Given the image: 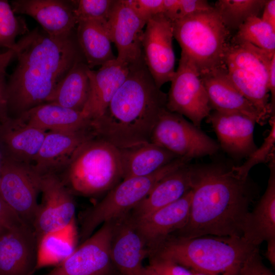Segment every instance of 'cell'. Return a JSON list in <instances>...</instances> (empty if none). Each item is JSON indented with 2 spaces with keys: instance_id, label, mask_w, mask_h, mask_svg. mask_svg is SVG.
I'll list each match as a JSON object with an SVG mask.
<instances>
[{
  "instance_id": "39",
  "label": "cell",
  "mask_w": 275,
  "mask_h": 275,
  "mask_svg": "<svg viewBox=\"0 0 275 275\" xmlns=\"http://www.w3.org/2000/svg\"><path fill=\"white\" fill-rule=\"evenodd\" d=\"M149 265L158 275H193L189 269L168 259L150 256Z\"/></svg>"
},
{
  "instance_id": "27",
  "label": "cell",
  "mask_w": 275,
  "mask_h": 275,
  "mask_svg": "<svg viewBox=\"0 0 275 275\" xmlns=\"http://www.w3.org/2000/svg\"><path fill=\"white\" fill-rule=\"evenodd\" d=\"M119 150L122 180L150 175L179 157L151 142Z\"/></svg>"
},
{
  "instance_id": "16",
  "label": "cell",
  "mask_w": 275,
  "mask_h": 275,
  "mask_svg": "<svg viewBox=\"0 0 275 275\" xmlns=\"http://www.w3.org/2000/svg\"><path fill=\"white\" fill-rule=\"evenodd\" d=\"M37 239L23 224L0 237V275H32L36 270Z\"/></svg>"
},
{
  "instance_id": "35",
  "label": "cell",
  "mask_w": 275,
  "mask_h": 275,
  "mask_svg": "<svg viewBox=\"0 0 275 275\" xmlns=\"http://www.w3.org/2000/svg\"><path fill=\"white\" fill-rule=\"evenodd\" d=\"M116 0L73 1L74 13L77 21H106Z\"/></svg>"
},
{
  "instance_id": "15",
  "label": "cell",
  "mask_w": 275,
  "mask_h": 275,
  "mask_svg": "<svg viewBox=\"0 0 275 275\" xmlns=\"http://www.w3.org/2000/svg\"><path fill=\"white\" fill-rule=\"evenodd\" d=\"M149 253L130 213L115 221L110 254L119 275H143V262Z\"/></svg>"
},
{
  "instance_id": "12",
  "label": "cell",
  "mask_w": 275,
  "mask_h": 275,
  "mask_svg": "<svg viewBox=\"0 0 275 275\" xmlns=\"http://www.w3.org/2000/svg\"><path fill=\"white\" fill-rule=\"evenodd\" d=\"M42 202L33 228L38 240L45 234L60 230L75 219V204L71 192L57 174L41 175Z\"/></svg>"
},
{
  "instance_id": "43",
  "label": "cell",
  "mask_w": 275,
  "mask_h": 275,
  "mask_svg": "<svg viewBox=\"0 0 275 275\" xmlns=\"http://www.w3.org/2000/svg\"><path fill=\"white\" fill-rule=\"evenodd\" d=\"M268 90L270 94V105L273 111H274L275 104V54L272 57L270 65L269 77H268Z\"/></svg>"
},
{
  "instance_id": "40",
  "label": "cell",
  "mask_w": 275,
  "mask_h": 275,
  "mask_svg": "<svg viewBox=\"0 0 275 275\" xmlns=\"http://www.w3.org/2000/svg\"><path fill=\"white\" fill-rule=\"evenodd\" d=\"M23 224L25 223L0 197V237Z\"/></svg>"
},
{
  "instance_id": "23",
  "label": "cell",
  "mask_w": 275,
  "mask_h": 275,
  "mask_svg": "<svg viewBox=\"0 0 275 275\" xmlns=\"http://www.w3.org/2000/svg\"><path fill=\"white\" fill-rule=\"evenodd\" d=\"M46 131L10 118L0 124V144L4 157L26 164L34 161Z\"/></svg>"
},
{
  "instance_id": "47",
  "label": "cell",
  "mask_w": 275,
  "mask_h": 275,
  "mask_svg": "<svg viewBox=\"0 0 275 275\" xmlns=\"http://www.w3.org/2000/svg\"><path fill=\"white\" fill-rule=\"evenodd\" d=\"M192 272L193 275H210L207 273L197 271L193 270H190Z\"/></svg>"
},
{
  "instance_id": "8",
  "label": "cell",
  "mask_w": 275,
  "mask_h": 275,
  "mask_svg": "<svg viewBox=\"0 0 275 275\" xmlns=\"http://www.w3.org/2000/svg\"><path fill=\"white\" fill-rule=\"evenodd\" d=\"M150 142L179 157L190 160L213 155L219 149V145L199 127L182 115L167 108L161 111L158 118Z\"/></svg>"
},
{
  "instance_id": "45",
  "label": "cell",
  "mask_w": 275,
  "mask_h": 275,
  "mask_svg": "<svg viewBox=\"0 0 275 275\" xmlns=\"http://www.w3.org/2000/svg\"><path fill=\"white\" fill-rule=\"evenodd\" d=\"M267 250L265 256L273 268L275 267V238L267 241Z\"/></svg>"
},
{
  "instance_id": "29",
  "label": "cell",
  "mask_w": 275,
  "mask_h": 275,
  "mask_svg": "<svg viewBox=\"0 0 275 275\" xmlns=\"http://www.w3.org/2000/svg\"><path fill=\"white\" fill-rule=\"evenodd\" d=\"M89 69L86 61L75 63L58 85L47 103L81 112L89 94Z\"/></svg>"
},
{
  "instance_id": "4",
  "label": "cell",
  "mask_w": 275,
  "mask_h": 275,
  "mask_svg": "<svg viewBox=\"0 0 275 275\" xmlns=\"http://www.w3.org/2000/svg\"><path fill=\"white\" fill-rule=\"evenodd\" d=\"M172 22L174 38L181 48V57L194 67L200 76L224 67L230 33L214 8Z\"/></svg>"
},
{
  "instance_id": "2",
  "label": "cell",
  "mask_w": 275,
  "mask_h": 275,
  "mask_svg": "<svg viewBox=\"0 0 275 275\" xmlns=\"http://www.w3.org/2000/svg\"><path fill=\"white\" fill-rule=\"evenodd\" d=\"M190 186L188 218L176 237H242L244 222L255 197L248 177L239 175L232 167L190 166Z\"/></svg>"
},
{
  "instance_id": "26",
  "label": "cell",
  "mask_w": 275,
  "mask_h": 275,
  "mask_svg": "<svg viewBox=\"0 0 275 275\" xmlns=\"http://www.w3.org/2000/svg\"><path fill=\"white\" fill-rule=\"evenodd\" d=\"M16 118L46 131H74L91 126V120L81 112L52 103L36 106Z\"/></svg>"
},
{
  "instance_id": "25",
  "label": "cell",
  "mask_w": 275,
  "mask_h": 275,
  "mask_svg": "<svg viewBox=\"0 0 275 275\" xmlns=\"http://www.w3.org/2000/svg\"><path fill=\"white\" fill-rule=\"evenodd\" d=\"M190 189V166L184 165L161 179L130 212L133 219L143 218L180 199Z\"/></svg>"
},
{
  "instance_id": "6",
  "label": "cell",
  "mask_w": 275,
  "mask_h": 275,
  "mask_svg": "<svg viewBox=\"0 0 275 275\" xmlns=\"http://www.w3.org/2000/svg\"><path fill=\"white\" fill-rule=\"evenodd\" d=\"M274 54L231 39L224 60L231 82L268 121L274 115L268 90L270 61Z\"/></svg>"
},
{
  "instance_id": "22",
  "label": "cell",
  "mask_w": 275,
  "mask_h": 275,
  "mask_svg": "<svg viewBox=\"0 0 275 275\" xmlns=\"http://www.w3.org/2000/svg\"><path fill=\"white\" fill-rule=\"evenodd\" d=\"M129 70L128 65L117 59L101 65L97 70H88L89 94L81 111L86 118L91 121L103 114Z\"/></svg>"
},
{
  "instance_id": "42",
  "label": "cell",
  "mask_w": 275,
  "mask_h": 275,
  "mask_svg": "<svg viewBox=\"0 0 275 275\" xmlns=\"http://www.w3.org/2000/svg\"><path fill=\"white\" fill-rule=\"evenodd\" d=\"M261 19L275 30V1L267 0L263 8Z\"/></svg>"
},
{
  "instance_id": "36",
  "label": "cell",
  "mask_w": 275,
  "mask_h": 275,
  "mask_svg": "<svg viewBox=\"0 0 275 275\" xmlns=\"http://www.w3.org/2000/svg\"><path fill=\"white\" fill-rule=\"evenodd\" d=\"M213 8L205 0H163L162 14L173 22Z\"/></svg>"
},
{
  "instance_id": "28",
  "label": "cell",
  "mask_w": 275,
  "mask_h": 275,
  "mask_svg": "<svg viewBox=\"0 0 275 275\" xmlns=\"http://www.w3.org/2000/svg\"><path fill=\"white\" fill-rule=\"evenodd\" d=\"M106 22L83 20L77 24L76 39L90 69L116 59L112 51Z\"/></svg>"
},
{
  "instance_id": "46",
  "label": "cell",
  "mask_w": 275,
  "mask_h": 275,
  "mask_svg": "<svg viewBox=\"0 0 275 275\" xmlns=\"http://www.w3.org/2000/svg\"><path fill=\"white\" fill-rule=\"evenodd\" d=\"M143 275H158V274L149 265H148L145 267Z\"/></svg>"
},
{
  "instance_id": "34",
  "label": "cell",
  "mask_w": 275,
  "mask_h": 275,
  "mask_svg": "<svg viewBox=\"0 0 275 275\" xmlns=\"http://www.w3.org/2000/svg\"><path fill=\"white\" fill-rule=\"evenodd\" d=\"M270 127L267 135L259 148L248 156L246 161L239 166H233L232 169L239 175L248 177L251 169L259 163L269 162L274 158L275 151V116L268 120Z\"/></svg>"
},
{
  "instance_id": "24",
  "label": "cell",
  "mask_w": 275,
  "mask_h": 275,
  "mask_svg": "<svg viewBox=\"0 0 275 275\" xmlns=\"http://www.w3.org/2000/svg\"><path fill=\"white\" fill-rule=\"evenodd\" d=\"M270 175L266 190L247 214L242 238L254 247L275 238V158L269 161Z\"/></svg>"
},
{
  "instance_id": "1",
  "label": "cell",
  "mask_w": 275,
  "mask_h": 275,
  "mask_svg": "<svg viewBox=\"0 0 275 275\" xmlns=\"http://www.w3.org/2000/svg\"><path fill=\"white\" fill-rule=\"evenodd\" d=\"M17 65L7 80L9 117L47 103L73 65L86 61L76 34L52 37L36 28L17 42Z\"/></svg>"
},
{
  "instance_id": "5",
  "label": "cell",
  "mask_w": 275,
  "mask_h": 275,
  "mask_svg": "<svg viewBox=\"0 0 275 275\" xmlns=\"http://www.w3.org/2000/svg\"><path fill=\"white\" fill-rule=\"evenodd\" d=\"M64 170L61 179L69 190L92 196L111 190L122 179L120 150L96 137L77 149Z\"/></svg>"
},
{
  "instance_id": "9",
  "label": "cell",
  "mask_w": 275,
  "mask_h": 275,
  "mask_svg": "<svg viewBox=\"0 0 275 275\" xmlns=\"http://www.w3.org/2000/svg\"><path fill=\"white\" fill-rule=\"evenodd\" d=\"M40 177L32 164L6 157L1 162L0 197L32 228L39 205Z\"/></svg>"
},
{
  "instance_id": "20",
  "label": "cell",
  "mask_w": 275,
  "mask_h": 275,
  "mask_svg": "<svg viewBox=\"0 0 275 275\" xmlns=\"http://www.w3.org/2000/svg\"><path fill=\"white\" fill-rule=\"evenodd\" d=\"M212 125L221 147L236 157H248L256 149L254 139L256 122L238 113L214 111L207 118Z\"/></svg>"
},
{
  "instance_id": "11",
  "label": "cell",
  "mask_w": 275,
  "mask_h": 275,
  "mask_svg": "<svg viewBox=\"0 0 275 275\" xmlns=\"http://www.w3.org/2000/svg\"><path fill=\"white\" fill-rule=\"evenodd\" d=\"M171 82L167 108L187 117L199 128L212 109L199 74L186 59L181 57Z\"/></svg>"
},
{
  "instance_id": "32",
  "label": "cell",
  "mask_w": 275,
  "mask_h": 275,
  "mask_svg": "<svg viewBox=\"0 0 275 275\" xmlns=\"http://www.w3.org/2000/svg\"><path fill=\"white\" fill-rule=\"evenodd\" d=\"M231 39L251 44L270 54L275 53V30L259 16L249 18Z\"/></svg>"
},
{
  "instance_id": "41",
  "label": "cell",
  "mask_w": 275,
  "mask_h": 275,
  "mask_svg": "<svg viewBox=\"0 0 275 275\" xmlns=\"http://www.w3.org/2000/svg\"><path fill=\"white\" fill-rule=\"evenodd\" d=\"M6 72L0 71V124L9 118L7 107Z\"/></svg>"
},
{
  "instance_id": "21",
  "label": "cell",
  "mask_w": 275,
  "mask_h": 275,
  "mask_svg": "<svg viewBox=\"0 0 275 275\" xmlns=\"http://www.w3.org/2000/svg\"><path fill=\"white\" fill-rule=\"evenodd\" d=\"M200 77L215 111L242 114L260 125L268 121L233 85L225 66Z\"/></svg>"
},
{
  "instance_id": "31",
  "label": "cell",
  "mask_w": 275,
  "mask_h": 275,
  "mask_svg": "<svg viewBox=\"0 0 275 275\" xmlns=\"http://www.w3.org/2000/svg\"><path fill=\"white\" fill-rule=\"evenodd\" d=\"M267 0H218L213 6L230 31L238 30L250 17L258 16Z\"/></svg>"
},
{
  "instance_id": "44",
  "label": "cell",
  "mask_w": 275,
  "mask_h": 275,
  "mask_svg": "<svg viewBox=\"0 0 275 275\" xmlns=\"http://www.w3.org/2000/svg\"><path fill=\"white\" fill-rule=\"evenodd\" d=\"M16 58V52L12 50L0 53V71L6 72V69L12 61Z\"/></svg>"
},
{
  "instance_id": "13",
  "label": "cell",
  "mask_w": 275,
  "mask_h": 275,
  "mask_svg": "<svg viewBox=\"0 0 275 275\" xmlns=\"http://www.w3.org/2000/svg\"><path fill=\"white\" fill-rule=\"evenodd\" d=\"M142 36L145 63L157 87L171 81L175 72L172 22L162 13L150 18Z\"/></svg>"
},
{
  "instance_id": "10",
  "label": "cell",
  "mask_w": 275,
  "mask_h": 275,
  "mask_svg": "<svg viewBox=\"0 0 275 275\" xmlns=\"http://www.w3.org/2000/svg\"><path fill=\"white\" fill-rule=\"evenodd\" d=\"M115 221L104 223L64 261L45 275H116L110 248Z\"/></svg>"
},
{
  "instance_id": "30",
  "label": "cell",
  "mask_w": 275,
  "mask_h": 275,
  "mask_svg": "<svg viewBox=\"0 0 275 275\" xmlns=\"http://www.w3.org/2000/svg\"><path fill=\"white\" fill-rule=\"evenodd\" d=\"M76 242L75 219L66 227L43 235L37 241L36 270L64 261L76 249Z\"/></svg>"
},
{
  "instance_id": "18",
  "label": "cell",
  "mask_w": 275,
  "mask_h": 275,
  "mask_svg": "<svg viewBox=\"0 0 275 275\" xmlns=\"http://www.w3.org/2000/svg\"><path fill=\"white\" fill-rule=\"evenodd\" d=\"M97 137L91 126L74 131H48L33 167L40 175L64 170L85 142Z\"/></svg>"
},
{
  "instance_id": "33",
  "label": "cell",
  "mask_w": 275,
  "mask_h": 275,
  "mask_svg": "<svg viewBox=\"0 0 275 275\" xmlns=\"http://www.w3.org/2000/svg\"><path fill=\"white\" fill-rule=\"evenodd\" d=\"M29 32L25 21L15 15L8 1L0 0V47L16 52V37Z\"/></svg>"
},
{
  "instance_id": "3",
  "label": "cell",
  "mask_w": 275,
  "mask_h": 275,
  "mask_svg": "<svg viewBox=\"0 0 275 275\" xmlns=\"http://www.w3.org/2000/svg\"><path fill=\"white\" fill-rule=\"evenodd\" d=\"M242 237L203 236L169 237L150 256L171 260L187 268L210 275H235L255 248Z\"/></svg>"
},
{
  "instance_id": "37",
  "label": "cell",
  "mask_w": 275,
  "mask_h": 275,
  "mask_svg": "<svg viewBox=\"0 0 275 275\" xmlns=\"http://www.w3.org/2000/svg\"><path fill=\"white\" fill-rule=\"evenodd\" d=\"M235 275H274L263 263L259 247L255 248L245 257Z\"/></svg>"
},
{
  "instance_id": "17",
  "label": "cell",
  "mask_w": 275,
  "mask_h": 275,
  "mask_svg": "<svg viewBox=\"0 0 275 275\" xmlns=\"http://www.w3.org/2000/svg\"><path fill=\"white\" fill-rule=\"evenodd\" d=\"M191 196L190 189L178 200L143 218L136 220L132 218L150 253L170 237L172 233L185 225L189 214Z\"/></svg>"
},
{
  "instance_id": "14",
  "label": "cell",
  "mask_w": 275,
  "mask_h": 275,
  "mask_svg": "<svg viewBox=\"0 0 275 275\" xmlns=\"http://www.w3.org/2000/svg\"><path fill=\"white\" fill-rule=\"evenodd\" d=\"M146 24L124 0H116L106 25L111 40L117 48L118 61L129 66L144 61L142 36Z\"/></svg>"
},
{
  "instance_id": "7",
  "label": "cell",
  "mask_w": 275,
  "mask_h": 275,
  "mask_svg": "<svg viewBox=\"0 0 275 275\" xmlns=\"http://www.w3.org/2000/svg\"><path fill=\"white\" fill-rule=\"evenodd\" d=\"M189 161V159L178 157L150 175L122 180L85 215L80 232L82 241L89 238L100 225L130 213L161 179Z\"/></svg>"
},
{
  "instance_id": "48",
  "label": "cell",
  "mask_w": 275,
  "mask_h": 275,
  "mask_svg": "<svg viewBox=\"0 0 275 275\" xmlns=\"http://www.w3.org/2000/svg\"><path fill=\"white\" fill-rule=\"evenodd\" d=\"M0 167H1V162H0Z\"/></svg>"
},
{
  "instance_id": "19",
  "label": "cell",
  "mask_w": 275,
  "mask_h": 275,
  "mask_svg": "<svg viewBox=\"0 0 275 275\" xmlns=\"http://www.w3.org/2000/svg\"><path fill=\"white\" fill-rule=\"evenodd\" d=\"M11 6L15 13L25 14L36 20L52 37L72 33L77 24L73 1L15 0Z\"/></svg>"
},
{
  "instance_id": "38",
  "label": "cell",
  "mask_w": 275,
  "mask_h": 275,
  "mask_svg": "<svg viewBox=\"0 0 275 275\" xmlns=\"http://www.w3.org/2000/svg\"><path fill=\"white\" fill-rule=\"evenodd\" d=\"M142 20L147 21L152 17L163 13V0H124Z\"/></svg>"
}]
</instances>
